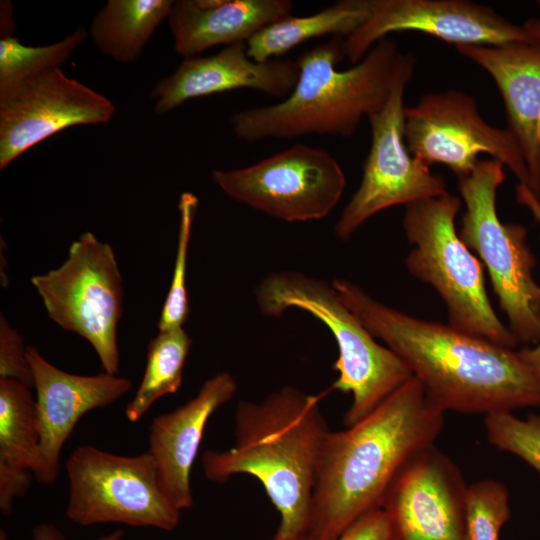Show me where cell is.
Segmentation results:
<instances>
[{
  "instance_id": "6da1fadb",
  "label": "cell",
  "mask_w": 540,
  "mask_h": 540,
  "mask_svg": "<svg viewBox=\"0 0 540 540\" xmlns=\"http://www.w3.org/2000/svg\"><path fill=\"white\" fill-rule=\"evenodd\" d=\"M332 286L444 412L488 415L540 407V367L526 347L500 346L449 324L410 316L378 302L348 280L336 279Z\"/></svg>"
},
{
  "instance_id": "7a4b0ae2",
  "label": "cell",
  "mask_w": 540,
  "mask_h": 540,
  "mask_svg": "<svg viewBox=\"0 0 540 540\" xmlns=\"http://www.w3.org/2000/svg\"><path fill=\"white\" fill-rule=\"evenodd\" d=\"M443 422L444 411L413 376L360 421L330 431L319 459L306 534L335 540L360 517L382 508L394 478L412 457L434 445Z\"/></svg>"
},
{
  "instance_id": "3957f363",
  "label": "cell",
  "mask_w": 540,
  "mask_h": 540,
  "mask_svg": "<svg viewBox=\"0 0 540 540\" xmlns=\"http://www.w3.org/2000/svg\"><path fill=\"white\" fill-rule=\"evenodd\" d=\"M328 391L311 395L284 386L259 402L239 401L235 444L202 455L204 475L212 482L225 483L237 474L260 481L280 515L272 540H289L308 531L319 459L331 431L320 408Z\"/></svg>"
},
{
  "instance_id": "277c9868",
  "label": "cell",
  "mask_w": 540,
  "mask_h": 540,
  "mask_svg": "<svg viewBox=\"0 0 540 540\" xmlns=\"http://www.w3.org/2000/svg\"><path fill=\"white\" fill-rule=\"evenodd\" d=\"M395 41L384 38L346 70L343 39L335 37L304 51L297 59L298 81L291 94L267 106L238 111L231 118L234 134L254 143L307 135L349 137L364 117L387 102L405 59Z\"/></svg>"
},
{
  "instance_id": "5b68a950",
  "label": "cell",
  "mask_w": 540,
  "mask_h": 540,
  "mask_svg": "<svg viewBox=\"0 0 540 540\" xmlns=\"http://www.w3.org/2000/svg\"><path fill=\"white\" fill-rule=\"evenodd\" d=\"M259 310L279 317L290 308L310 313L332 333L339 355L334 370L339 373L330 390L352 394L343 423L360 421L413 377L407 365L388 347H383L345 305L336 289L321 279L298 271L273 272L255 290Z\"/></svg>"
},
{
  "instance_id": "8992f818",
  "label": "cell",
  "mask_w": 540,
  "mask_h": 540,
  "mask_svg": "<svg viewBox=\"0 0 540 540\" xmlns=\"http://www.w3.org/2000/svg\"><path fill=\"white\" fill-rule=\"evenodd\" d=\"M459 197H440L405 206L403 228L415 247L406 258L408 271L431 285L444 301L449 325L508 348L519 344L488 298L483 264L465 245L455 228Z\"/></svg>"
},
{
  "instance_id": "52a82bcc",
  "label": "cell",
  "mask_w": 540,
  "mask_h": 540,
  "mask_svg": "<svg viewBox=\"0 0 540 540\" xmlns=\"http://www.w3.org/2000/svg\"><path fill=\"white\" fill-rule=\"evenodd\" d=\"M503 164L479 160L459 177V191L466 206L458 235L487 268L508 328L519 344L540 342V286L533 278L536 258L527 244L528 230L521 224L503 223L496 197L505 181Z\"/></svg>"
},
{
  "instance_id": "ba28073f",
  "label": "cell",
  "mask_w": 540,
  "mask_h": 540,
  "mask_svg": "<svg viewBox=\"0 0 540 540\" xmlns=\"http://www.w3.org/2000/svg\"><path fill=\"white\" fill-rule=\"evenodd\" d=\"M31 283L50 319L86 339L103 371L117 375L123 287L112 247L85 232L71 244L58 268L33 276Z\"/></svg>"
},
{
  "instance_id": "9c48e42d",
  "label": "cell",
  "mask_w": 540,
  "mask_h": 540,
  "mask_svg": "<svg viewBox=\"0 0 540 540\" xmlns=\"http://www.w3.org/2000/svg\"><path fill=\"white\" fill-rule=\"evenodd\" d=\"M65 468L66 516L80 526L120 523L172 531L180 523L181 511L162 493L148 452L123 456L83 445Z\"/></svg>"
},
{
  "instance_id": "30bf717a",
  "label": "cell",
  "mask_w": 540,
  "mask_h": 540,
  "mask_svg": "<svg viewBox=\"0 0 540 540\" xmlns=\"http://www.w3.org/2000/svg\"><path fill=\"white\" fill-rule=\"evenodd\" d=\"M416 59L406 52L386 104L368 119L371 147L361 183L335 224L346 240L370 217L386 208L445 195L442 176L414 158L404 137V94L414 75Z\"/></svg>"
},
{
  "instance_id": "8fae6325",
  "label": "cell",
  "mask_w": 540,
  "mask_h": 540,
  "mask_svg": "<svg viewBox=\"0 0 540 540\" xmlns=\"http://www.w3.org/2000/svg\"><path fill=\"white\" fill-rule=\"evenodd\" d=\"M211 176L230 198L286 222L328 216L346 186L328 151L301 143L243 168L213 170Z\"/></svg>"
},
{
  "instance_id": "7c38bea8",
  "label": "cell",
  "mask_w": 540,
  "mask_h": 540,
  "mask_svg": "<svg viewBox=\"0 0 540 540\" xmlns=\"http://www.w3.org/2000/svg\"><path fill=\"white\" fill-rule=\"evenodd\" d=\"M404 137L410 154L430 167L442 164L459 177L476 166L485 153L507 166L527 185V170L507 128L488 124L475 99L458 90L427 93L404 110Z\"/></svg>"
},
{
  "instance_id": "4fadbf2b",
  "label": "cell",
  "mask_w": 540,
  "mask_h": 540,
  "mask_svg": "<svg viewBox=\"0 0 540 540\" xmlns=\"http://www.w3.org/2000/svg\"><path fill=\"white\" fill-rule=\"evenodd\" d=\"M115 110L107 97L60 67L0 88V169L66 128L109 121Z\"/></svg>"
},
{
  "instance_id": "5bb4252c",
  "label": "cell",
  "mask_w": 540,
  "mask_h": 540,
  "mask_svg": "<svg viewBox=\"0 0 540 540\" xmlns=\"http://www.w3.org/2000/svg\"><path fill=\"white\" fill-rule=\"evenodd\" d=\"M405 31L420 32L455 47L535 41L523 26L473 1L372 0L369 17L343 39L344 55L356 64L387 35Z\"/></svg>"
},
{
  "instance_id": "9a60e30c",
  "label": "cell",
  "mask_w": 540,
  "mask_h": 540,
  "mask_svg": "<svg viewBox=\"0 0 540 540\" xmlns=\"http://www.w3.org/2000/svg\"><path fill=\"white\" fill-rule=\"evenodd\" d=\"M467 486L456 465L431 445L400 470L382 509L396 540H464Z\"/></svg>"
},
{
  "instance_id": "2e32d148",
  "label": "cell",
  "mask_w": 540,
  "mask_h": 540,
  "mask_svg": "<svg viewBox=\"0 0 540 540\" xmlns=\"http://www.w3.org/2000/svg\"><path fill=\"white\" fill-rule=\"evenodd\" d=\"M27 359L36 389V409L40 434V466L37 481L52 484L59 474L60 454L79 419L87 412L106 407L127 394L132 381L101 372L76 375L48 362L34 346Z\"/></svg>"
},
{
  "instance_id": "e0dca14e",
  "label": "cell",
  "mask_w": 540,
  "mask_h": 540,
  "mask_svg": "<svg viewBox=\"0 0 540 540\" xmlns=\"http://www.w3.org/2000/svg\"><path fill=\"white\" fill-rule=\"evenodd\" d=\"M299 74L297 60L279 57L256 61L249 57L246 42H238L214 55L185 58L170 76L155 85L151 97L157 114L169 112L193 98L240 88L285 99L293 91Z\"/></svg>"
},
{
  "instance_id": "ac0fdd59",
  "label": "cell",
  "mask_w": 540,
  "mask_h": 540,
  "mask_svg": "<svg viewBox=\"0 0 540 540\" xmlns=\"http://www.w3.org/2000/svg\"><path fill=\"white\" fill-rule=\"evenodd\" d=\"M237 392V383L226 371L207 379L185 404L153 418L148 429V453L159 487L181 512L193 505L190 473L210 417Z\"/></svg>"
},
{
  "instance_id": "d6986e66",
  "label": "cell",
  "mask_w": 540,
  "mask_h": 540,
  "mask_svg": "<svg viewBox=\"0 0 540 540\" xmlns=\"http://www.w3.org/2000/svg\"><path fill=\"white\" fill-rule=\"evenodd\" d=\"M455 48L496 83L505 106L507 130L525 163L526 187L540 200V42Z\"/></svg>"
},
{
  "instance_id": "ffe728a7",
  "label": "cell",
  "mask_w": 540,
  "mask_h": 540,
  "mask_svg": "<svg viewBox=\"0 0 540 540\" xmlns=\"http://www.w3.org/2000/svg\"><path fill=\"white\" fill-rule=\"evenodd\" d=\"M293 6L290 0H180L167 22L176 52L190 58L214 46L247 42L292 15Z\"/></svg>"
},
{
  "instance_id": "44dd1931",
  "label": "cell",
  "mask_w": 540,
  "mask_h": 540,
  "mask_svg": "<svg viewBox=\"0 0 540 540\" xmlns=\"http://www.w3.org/2000/svg\"><path fill=\"white\" fill-rule=\"evenodd\" d=\"M372 0H340L308 16L290 15L268 25L247 42L256 61L283 57L299 44L325 35L346 38L369 17Z\"/></svg>"
},
{
  "instance_id": "7402d4cb",
  "label": "cell",
  "mask_w": 540,
  "mask_h": 540,
  "mask_svg": "<svg viewBox=\"0 0 540 540\" xmlns=\"http://www.w3.org/2000/svg\"><path fill=\"white\" fill-rule=\"evenodd\" d=\"M171 0H109L94 16L88 33L101 52L132 63L168 17Z\"/></svg>"
},
{
  "instance_id": "603a6c76",
  "label": "cell",
  "mask_w": 540,
  "mask_h": 540,
  "mask_svg": "<svg viewBox=\"0 0 540 540\" xmlns=\"http://www.w3.org/2000/svg\"><path fill=\"white\" fill-rule=\"evenodd\" d=\"M0 462L34 474L40 466L36 401L30 387L0 379Z\"/></svg>"
},
{
  "instance_id": "cb8c5ba5",
  "label": "cell",
  "mask_w": 540,
  "mask_h": 540,
  "mask_svg": "<svg viewBox=\"0 0 540 540\" xmlns=\"http://www.w3.org/2000/svg\"><path fill=\"white\" fill-rule=\"evenodd\" d=\"M191 345L183 326L159 331L149 342L142 381L125 409L130 422L140 420L162 396L178 391Z\"/></svg>"
},
{
  "instance_id": "d4e9b609",
  "label": "cell",
  "mask_w": 540,
  "mask_h": 540,
  "mask_svg": "<svg viewBox=\"0 0 540 540\" xmlns=\"http://www.w3.org/2000/svg\"><path fill=\"white\" fill-rule=\"evenodd\" d=\"M88 31L78 27L58 42L45 46H27L17 38L0 39V88L49 69L59 68L81 46Z\"/></svg>"
},
{
  "instance_id": "484cf974",
  "label": "cell",
  "mask_w": 540,
  "mask_h": 540,
  "mask_svg": "<svg viewBox=\"0 0 540 540\" xmlns=\"http://www.w3.org/2000/svg\"><path fill=\"white\" fill-rule=\"evenodd\" d=\"M509 493L494 479L467 486L464 497V540H499L510 519Z\"/></svg>"
},
{
  "instance_id": "4316f807",
  "label": "cell",
  "mask_w": 540,
  "mask_h": 540,
  "mask_svg": "<svg viewBox=\"0 0 540 540\" xmlns=\"http://www.w3.org/2000/svg\"><path fill=\"white\" fill-rule=\"evenodd\" d=\"M198 206V198L184 192L179 200L180 224L172 280L165 299L158 330L182 327L189 315V302L186 289V268L192 225Z\"/></svg>"
},
{
  "instance_id": "83f0119b",
  "label": "cell",
  "mask_w": 540,
  "mask_h": 540,
  "mask_svg": "<svg viewBox=\"0 0 540 540\" xmlns=\"http://www.w3.org/2000/svg\"><path fill=\"white\" fill-rule=\"evenodd\" d=\"M488 441L502 451L514 454L540 474V416L521 419L512 412L485 417Z\"/></svg>"
},
{
  "instance_id": "f1b7e54d",
  "label": "cell",
  "mask_w": 540,
  "mask_h": 540,
  "mask_svg": "<svg viewBox=\"0 0 540 540\" xmlns=\"http://www.w3.org/2000/svg\"><path fill=\"white\" fill-rule=\"evenodd\" d=\"M26 350L21 335L1 316L0 379H14L33 387V375Z\"/></svg>"
},
{
  "instance_id": "f546056e",
  "label": "cell",
  "mask_w": 540,
  "mask_h": 540,
  "mask_svg": "<svg viewBox=\"0 0 540 540\" xmlns=\"http://www.w3.org/2000/svg\"><path fill=\"white\" fill-rule=\"evenodd\" d=\"M289 540L314 539L304 534ZM335 540H396V537L387 513L378 508L360 517Z\"/></svg>"
},
{
  "instance_id": "4dcf8cb0",
  "label": "cell",
  "mask_w": 540,
  "mask_h": 540,
  "mask_svg": "<svg viewBox=\"0 0 540 540\" xmlns=\"http://www.w3.org/2000/svg\"><path fill=\"white\" fill-rule=\"evenodd\" d=\"M33 473L0 462V509L4 515L12 512L15 498L26 493L31 485Z\"/></svg>"
},
{
  "instance_id": "1f68e13d",
  "label": "cell",
  "mask_w": 540,
  "mask_h": 540,
  "mask_svg": "<svg viewBox=\"0 0 540 540\" xmlns=\"http://www.w3.org/2000/svg\"><path fill=\"white\" fill-rule=\"evenodd\" d=\"M517 199L530 209L536 220L540 221V200L533 195L528 187L521 184L517 186ZM527 350L532 360L540 367V342L534 347L527 346Z\"/></svg>"
},
{
  "instance_id": "d6a6232c",
  "label": "cell",
  "mask_w": 540,
  "mask_h": 540,
  "mask_svg": "<svg viewBox=\"0 0 540 540\" xmlns=\"http://www.w3.org/2000/svg\"><path fill=\"white\" fill-rule=\"evenodd\" d=\"M33 540H66L64 534L53 524L43 523L35 526L32 532ZM123 531L115 530L98 540H122Z\"/></svg>"
},
{
  "instance_id": "836d02e7",
  "label": "cell",
  "mask_w": 540,
  "mask_h": 540,
  "mask_svg": "<svg viewBox=\"0 0 540 540\" xmlns=\"http://www.w3.org/2000/svg\"><path fill=\"white\" fill-rule=\"evenodd\" d=\"M15 25L12 19V5L8 1L1 2V38L13 36Z\"/></svg>"
},
{
  "instance_id": "e575fe53",
  "label": "cell",
  "mask_w": 540,
  "mask_h": 540,
  "mask_svg": "<svg viewBox=\"0 0 540 540\" xmlns=\"http://www.w3.org/2000/svg\"><path fill=\"white\" fill-rule=\"evenodd\" d=\"M523 27L534 40L540 42V18L528 19Z\"/></svg>"
},
{
  "instance_id": "d590c367",
  "label": "cell",
  "mask_w": 540,
  "mask_h": 540,
  "mask_svg": "<svg viewBox=\"0 0 540 540\" xmlns=\"http://www.w3.org/2000/svg\"><path fill=\"white\" fill-rule=\"evenodd\" d=\"M0 540H6V534L3 532V530H1Z\"/></svg>"
},
{
  "instance_id": "8d00e7d4",
  "label": "cell",
  "mask_w": 540,
  "mask_h": 540,
  "mask_svg": "<svg viewBox=\"0 0 540 540\" xmlns=\"http://www.w3.org/2000/svg\"><path fill=\"white\" fill-rule=\"evenodd\" d=\"M537 3H538V6L540 7V1H538Z\"/></svg>"
}]
</instances>
